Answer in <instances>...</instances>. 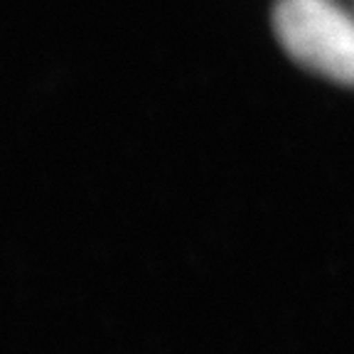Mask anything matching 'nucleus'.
Listing matches in <instances>:
<instances>
[{
	"instance_id": "f257e3e1",
	"label": "nucleus",
	"mask_w": 354,
	"mask_h": 354,
	"mask_svg": "<svg viewBox=\"0 0 354 354\" xmlns=\"http://www.w3.org/2000/svg\"><path fill=\"white\" fill-rule=\"evenodd\" d=\"M273 28L295 62L354 86V15L332 0H281Z\"/></svg>"
}]
</instances>
